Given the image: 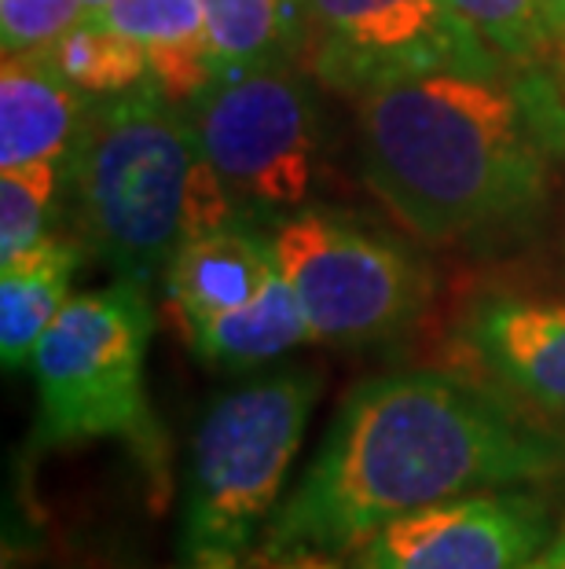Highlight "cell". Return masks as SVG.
<instances>
[{"label":"cell","mask_w":565,"mask_h":569,"mask_svg":"<svg viewBox=\"0 0 565 569\" xmlns=\"http://www.w3.org/2000/svg\"><path fill=\"white\" fill-rule=\"evenodd\" d=\"M562 470V433L492 386L444 371L379 375L345 393L302 481L264 526L258 559L327 566L418 507Z\"/></svg>","instance_id":"cell-1"},{"label":"cell","mask_w":565,"mask_h":569,"mask_svg":"<svg viewBox=\"0 0 565 569\" xmlns=\"http://www.w3.org/2000/svg\"><path fill=\"white\" fill-rule=\"evenodd\" d=\"M364 180L430 243L533 221L565 159L551 70H434L356 100Z\"/></svg>","instance_id":"cell-2"},{"label":"cell","mask_w":565,"mask_h":569,"mask_svg":"<svg viewBox=\"0 0 565 569\" xmlns=\"http://www.w3.org/2000/svg\"><path fill=\"white\" fill-rule=\"evenodd\" d=\"M67 188L81 239L114 280L154 283L188 239L239 221V202L202 154L188 107L151 81L89 107Z\"/></svg>","instance_id":"cell-3"},{"label":"cell","mask_w":565,"mask_h":569,"mask_svg":"<svg viewBox=\"0 0 565 569\" xmlns=\"http://www.w3.org/2000/svg\"><path fill=\"white\" fill-rule=\"evenodd\" d=\"M316 401L320 371L280 368L206 405L191 433L180 522L191 562H235L254 548L280 507Z\"/></svg>","instance_id":"cell-4"},{"label":"cell","mask_w":565,"mask_h":569,"mask_svg":"<svg viewBox=\"0 0 565 569\" xmlns=\"http://www.w3.org/2000/svg\"><path fill=\"white\" fill-rule=\"evenodd\" d=\"M154 335L151 283L114 280L74 295L33 349L41 448L122 438L159 470L162 438L148 405V346Z\"/></svg>","instance_id":"cell-5"},{"label":"cell","mask_w":565,"mask_h":569,"mask_svg":"<svg viewBox=\"0 0 565 569\" xmlns=\"http://www.w3.org/2000/svg\"><path fill=\"white\" fill-rule=\"evenodd\" d=\"M184 107L239 210H305L323 177V122L297 59L213 78Z\"/></svg>","instance_id":"cell-6"},{"label":"cell","mask_w":565,"mask_h":569,"mask_svg":"<svg viewBox=\"0 0 565 569\" xmlns=\"http://www.w3.org/2000/svg\"><path fill=\"white\" fill-rule=\"evenodd\" d=\"M272 250L316 342H382L401 335L430 301V276L415 253L342 213L305 206L280 217Z\"/></svg>","instance_id":"cell-7"},{"label":"cell","mask_w":565,"mask_h":569,"mask_svg":"<svg viewBox=\"0 0 565 569\" xmlns=\"http://www.w3.org/2000/svg\"><path fill=\"white\" fill-rule=\"evenodd\" d=\"M302 59L353 100L434 70L492 74L507 67L452 0H309Z\"/></svg>","instance_id":"cell-8"},{"label":"cell","mask_w":565,"mask_h":569,"mask_svg":"<svg viewBox=\"0 0 565 569\" xmlns=\"http://www.w3.org/2000/svg\"><path fill=\"white\" fill-rule=\"evenodd\" d=\"M555 529L536 492L477 489L393 518L353 551V569H528Z\"/></svg>","instance_id":"cell-9"},{"label":"cell","mask_w":565,"mask_h":569,"mask_svg":"<svg viewBox=\"0 0 565 569\" xmlns=\"http://www.w3.org/2000/svg\"><path fill=\"white\" fill-rule=\"evenodd\" d=\"M460 346L492 390L565 438V301L488 295L463 317Z\"/></svg>","instance_id":"cell-10"},{"label":"cell","mask_w":565,"mask_h":569,"mask_svg":"<svg viewBox=\"0 0 565 569\" xmlns=\"http://www.w3.org/2000/svg\"><path fill=\"white\" fill-rule=\"evenodd\" d=\"M92 96L78 92L44 52L0 59V169L67 162Z\"/></svg>","instance_id":"cell-11"},{"label":"cell","mask_w":565,"mask_h":569,"mask_svg":"<svg viewBox=\"0 0 565 569\" xmlns=\"http://www.w3.org/2000/svg\"><path fill=\"white\" fill-rule=\"evenodd\" d=\"M275 264L272 239L254 236L243 224H221L213 232L188 239L162 276L165 306L176 323L191 331L202 320L232 312L254 301L272 276Z\"/></svg>","instance_id":"cell-12"},{"label":"cell","mask_w":565,"mask_h":569,"mask_svg":"<svg viewBox=\"0 0 565 569\" xmlns=\"http://www.w3.org/2000/svg\"><path fill=\"white\" fill-rule=\"evenodd\" d=\"M89 16H100L143 44L151 84L170 100L191 103L213 81L206 11L199 0H114Z\"/></svg>","instance_id":"cell-13"},{"label":"cell","mask_w":565,"mask_h":569,"mask_svg":"<svg viewBox=\"0 0 565 569\" xmlns=\"http://www.w3.org/2000/svg\"><path fill=\"white\" fill-rule=\"evenodd\" d=\"M81 264L74 239L48 236L38 247L0 261V360L19 371L70 301V280Z\"/></svg>","instance_id":"cell-14"},{"label":"cell","mask_w":565,"mask_h":569,"mask_svg":"<svg viewBox=\"0 0 565 569\" xmlns=\"http://www.w3.org/2000/svg\"><path fill=\"white\" fill-rule=\"evenodd\" d=\"M184 338L191 353L218 371H250L291 353L294 346L316 342L302 301L283 280V272H275L254 301L195 323Z\"/></svg>","instance_id":"cell-15"},{"label":"cell","mask_w":565,"mask_h":569,"mask_svg":"<svg viewBox=\"0 0 565 569\" xmlns=\"http://www.w3.org/2000/svg\"><path fill=\"white\" fill-rule=\"evenodd\" d=\"M206 11L213 78L286 63L305 52V16L286 0H199Z\"/></svg>","instance_id":"cell-16"},{"label":"cell","mask_w":565,"mask_h":569,"mask_svg":"<svg viewBox=\"0 0 565 569\" xmlns=\"http://www.w3.org/2000/svg\"><path fill=\"white\" fill-rule=\"evenodd\" d=\"M70 84L85 96H122L151 81V63L140 41L114 30L100 16H81L44 52Z\"/></svg>","instance_id":"cell-17"},{"label":"cell","mask_w":565,"mask_h":569,"mask_svg":"<svg viewBox=\"0 0 565 569\" xmlns=\"http://www.w3.org/2000/svg\"><path fill=\"white\" fill-rule=\"evenodd\" d=\"M452 4L507 67L551 70L558 63L555 0H452Z\"/></svg>","instance_id":"cell-18"},{"label":"cell","mask_w":565,"mask_h":569,"mask_svg":"<svg viewBox=\"0 0 565 569\" xmlns=\"http://www.w3.org/2000/svg\"><path fill=\"white\" fill-rule=\"evenodd\" d=\"M67 162H33L0 169V261L52 236Z\"/></svg>","instance_id":"cell-19"},{"label":"cell","mask_w":565,"mask_h":569,"mask_svg":"<svg viewBox=\"0 0 565 569\" xmlns=\"http://www.w3.org/2000/svg\"><path fill=\"white\" fill-rule=\"evenodd\" d=\"M81 16V0H0V44L4 52H48Z\"/></svg>","instance_id":"cell-20"},{"label":"cell","mask_w":565,"mask_h":569,"mask_svg":"<svg viewBox=\"0 0 565 569\" xmlns=\"http://www.w3.org/2000/svg\"><path fill=\"white\" fill-rule=\"evenodd\" d=\"M528 569H565V518L558 522L555 537L547 540V548L536 555L533 566H528Z\"/></svg>","instance_id":"cell-21"},{"label":"cell","mask_w":565,"mask_h":569,"mask_svg":"<svg viewBox=\"0 0 565 569\" xmlns=\"http://www.w3.org/2000/svg\"><path fill=\"white\" fill-rule=\"evenodd\" d=\"M188 569H323V562H264V559H258L254 566H243V559H235V562H191Z\"/></svg>","instance_id":"cell-22"},{"label":"cell","mask_w":565,"mask_h":569,"mask_svg":"<svg viewBox=\"0 0 565 569\" xmlns=\"http://www.w3.org/2000/svg\"><path fill=\"white\" fill-rule=\"evenodd\" d=\"M558 67L565 70V11L558 16Z\"/></svg>","instance_id":"cell-23"},{"label":"cell","mask_w":565,"mask_h":569,"mask_svg":"<svg viewBox=\"0 0 565 569\" xmlns=\"http://www.w3.org/2000/svg\"><path fill=\"white\" fill-rule=\"evenodd\" d=\"M107 4H114V0H81V8H85V16H89V11L107 8Z\"/></svg>","instance_id":"cell-24"},{"label":"cell","mask_w":565,"mask_h":569,"mask_svg":"<svg viewBox=\"0 0 565 569\" xmlns=\"http://www.w3.org/2000/svg\"><path fill=\"white\" fill-rule=\"evenodd\" d=\"M286 4H291L294 11H302V16H305V4H309V0H286Z\"/></svg>","instance_id":"cell-25"},{"label":"cell","mask_w":565,"mask_h":569,"mask_svg":"<svg viewBox=\"0 0 565 569\" xmlns=\"http://www.w3.org/2000/svg\"><path fill=\"white\" fill-rule=\"evenodd\" d=\"M562 11H565V0H555V19L562 16Z\"/></svg>","instance_id":"cell-26"}]
</instances>
